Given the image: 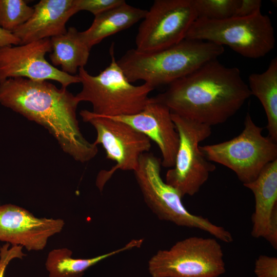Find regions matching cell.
Listing matches in <instances>:
<instances>
[{
    "label": "cell",
    "instance_id": "1",
    "mask_svg": "<svg viewBox=\"0 0 277 277\" xmlns=\"http://www.w3.org/2000/svg\"><path fill=\"white\" fill-rule=\"evenodd\" d=\"M80 102L67 88L47 81L24 77L0 84V104L45 128L62 149L74 160L86 163L98 152L97 145L82 133L76 116Z\"/></svg>",
    "mask_w": 277,
    "mask_h": 277
},
{
    "label": "cell",
    "instance_id": "2",
    "mask_svg": "<svg viewBox=\"0 0 277 277\" xmlns=\"http://www.w3.org/2000/svg\"><path fill=\"white\" fill-rule=\"evenodd\" d=\"M251 95L239 69L216 59L171 83L153 98L172 113L211 127L226 122Z\"/></svg>",
    "mask_w": 277,
    "mask_h": 277
},
{
    "label": "cell",
    "instance_id": "3",
    "mask_svg": "<svg viewBox=\"0 0 277 277\" xmlns=\"http://www.w3.org/2000/svg\"><path fill=\"white\" fill-rule=\"evenodd\" d=\"M223 46L214 43L185 38L166 49L149 53L128 50L117 63L130 82L142 80L155 87L169 85L203 65L217 59Z\"/></svg>",
    "mask_w": 277,
    "mask_h": 277
},
{
    "label": "cell",
    "instance_id": "4",
    "mask_svg": "<svg viewBox=\"0 0 277 277\" xmlns=\"http://www.w3.org/2000/svg\"><path fill=\"white\" fill-rule=\"evenodd\" d=\"M109 51L110 63L98 74L91 75L84 67L78 69L82 88L75 96L80 103L89 102L92 112L97 115L115 117L136 114L149 102V94L154 88L144 83L132 85L117 63L113 43Z\"/></svg>",
    "mask_w": 277,
    "mask_h": 277
},
{
    "label": "cell",
    "instance_id": "5",
    "mask_svg": "<svg viewBox=\"0 0 277 277\" xmlns=\"http://www.w3.org/2000/svg\"><path fill=\"white\" fill-rule=\"evenodd\" d=\"M161 166V159L146 152L141 155L133 171L144 201L158 218L179 226L203 230L225 243L233 242L231 233L225 228L187 210L179 192L163 180Z\"/></svg>",
    "mask_w": 277,
    "mask_h": 277
},
{
    "label": "cell",
    "instance_id": "6",
    "mask_svg": "<svg viewBox=\"0 0 277 277\" xmlns=\"http://www.w3.org/2000/svg\"><path fill=\"white\" fill-rule=\"evenodd\" d=\"M227 45L245 57L264 56L274 47V29L270 17L261 11L252 15L222 20L197 18L186 38Z\"/></svg>",
    "mask_w": 277,
    "mask_h": 277
},
{
    "label": "cell",
    "instance_id": "7",
    "mask_svg": "<svg viewBox=\"0 0 277 277\" xmlns=\"http://www.w3.org/2000/svg\"><path fill=\"white\" fill-rule=\"evenodd\" d=\"M263 128L247 113L244 128L237 136L212 145L200 146L210 162L223 165L232 170L243 185L251 183L269 163L277 160V142L264 136Z\"/></svg>",
    "mask_w": 277,
    "mask_h": 277
},
{
    "label": "cell",
    "instance_id": "8",
    "mask_svg": "<svg viewBox=\"0 0 277 277\" xmlns=\"http://www.w3.org/2000/svg\"><path fill=\"white\" fill-rule=\"evenodd\" d=\"M152 277H218L226 271L216 238L191 236L160 250L148 262Z\"/></svg>",
    "mask_w": 277,
    "mask_h": 277
},
{
    "label": "cell",
    "instance_id": "9",
    "mask_svg": "<svg viewBox=\"0 0 277 277\" xmlns=\"http://www.w3.org/2000/svg\"><path fill=\"white\" fill-rule=\"evenodd\" d=\"M179 136L174 166L169 169L165 182L181 196H193L207 181L215 166L208 161L200 149V143L211 134V127L172 113Z\"/></svg>",
    "mask_w": 277,
    "mask_h": 277
},
{
    "label": "cell",
    "instance_id": "10",
    "mask_svg": "<svg viewBox=\"0 0 277 277\" xmlns=\"http://www.w3.org/2000/svg\"><path fill=\"white\" fill-rule=\"evenodd\" d=\"M80 114L83 121L90 124L96 131L93 143L101 145L106 159L115 162L110 170L102 171L98 174L96 184L100 190L117 170L133 172L141 155L151 148L148 137L125 123L97 115L87 110H81Z\"/></svg>",
    "mask_w": 277,
    "mask_h": 277
},
{
    "label": "cell",
    "instance_id": "11",
    "mask_svg": "<svg viewBox=\"0 0 277 277\" xmlns=\"http://www.w3.org/2000/svg\"><path fill=\"white\" fill-rule=\"evenodd\" d=\"M196 19L191 0H155L139 26L135 49L149 53L176 45Z\"/></svg>",
    "mask_w": 277,
    "mask_h": 277
},
{
    "label": "cell",
    "instance_id": "12",
    "mask_svg": "<svg viewBox=\"0 0 277 277\" xmlns=\"http://www.w3.org/2000/svg\"><path fill=\"white\" fill-rule=\"evenodd\" d=\"M51 50L49 38L0 48V84L14 77L55 81L65 88L80 83L78 75L66 73L47 62L45 55Z\"/></svg>",
    "mask_w": 277,
    "mask_h": 277
},
{
    "label": "cell",
    "instance_id": "13",
    "mask_svg": "<svg viewBox=\"0 0 277 277\" xmlns=\"http://www.w3.org/2000/svg\"><path fill=\"white\" fill-rule=\"evenodd\" d=\"M63 220L37 217L19 206H0V241L25 247L28 251H39L48 239L61 232Z\"/></svg>",
    "mask_w": 277,
    "mask_h": 277
},
{
    "label": "cell",
    "instance_id": "14",
    "mask_svg": "<svg viewBox=\"0 0 277 277\" xmlns=\"http://www.w3.org/2000/svg\"><path fill=\"white\" fill-rule=\"evenodd\" d=\"M108 117L128 124L154 141L162 154V166L170 168L174 166L179 136L171 112L166 106L150 97L143 109L136 114Z\"/></svg>",
    "mask_w": 277,
    "mask_h": 277
},
{
    "label": "cell",
    "instance_id": "15",
    "mask_svg": "<svg viewBox=\"0 0 277 277\" xmlns=\"http://www.w3.org/2000/svg\"><path fill=\"white\" fill-rule=\"evenodd\" d=\"M30 18L13 34L20 45L65 34L66 24L77 12L75 0H41Z\"/></svg>",
    "mask_w": 277,
    "mask_h": 277
},
{
    "label": "cell",
    "instance_id": "16",
    "mask_svg": "<svg viewBox=\"0 0 277 277\" xmlns=\"http://www.w3.org/2000/svg\"><path fill=\"white\" fill-rule=\"evenodd\" d=\"M243 185L252 192L255 200L251 234L254 238H263L277 206V160L268 164L254 181Z\"/></svg>",
    "mask_w": 277,
    "mask_h": 277
},
{
    "label": "cell",
    "instance_id": "17",
    "mask_svg": "<svg viewBox=\"0 0 277 277\" xmlns=\"http://www.w3.org/2000/svg\"><path fill=\"white\" fill-rule=\"evenodd\" d=\"M147 11L130 5L125 1L95 16L90 27L80 32L81 36L91 49L105 38L129 28L143 19Z\"/></svg>",
    "mask_w": 277,
    "mask_h": 277
},
{
    "label": "cell",
    "instance_id": "18",
    "mask_svg": "<svg viewBox=\"0 0 277 277\" xmlns=\"http://www.w3.org/2000/svg\"><path fill=\"white\" fill-rule=\"evenodd\" d=\"M50 41L52 65L60 66L63 72L72 75L86 65L91 48L75 27H69L65 34L52 37Z\"/></svg>",
    "mask_w": 277,
    "mask_h": 277
},
{
    "label": "cell",
    "instance_id": "19",
    "mask_svg": "<svg viewBox=\"0 0 277 277\" xmlns=\"http://www.w3.org/2000/svg\"><path fill=\"white\" fill-rule=\"evenodd\" d=\"M143 239L132 240L124 247L89 259H75L72 251L67 248L51 250L47 257L45 267L49 277H82L90 267L100 262L123 251L140 247Z\"/></svg>",
    "mask_w": 277,
    "mask_h": 277
},
{
    "label": "cell",
    "instance_id": "20",
    "mask_svg": "<svg viewBox=\"0 0 277 277\" xmlns=\"http://www.w3.org/2000/svg\"><path fill=\"white\" fill-rule=\"evenodd\" d=\"M248 85L251 94L260 101L265 110L268 136L277 142V58L274 57L268 68L261 73H252Z\"/></svg>",
    "mask_w": 277,
    "mask_h": 277
},
{
    "label": "cell",
    "instance_id": "21",
    "mask_svg": "<svg viewBox=\"0 0 277 277\" xmlns=\"http://www.w3.org/2000/svg\"><path fill=\"white\" fill-rule=\"evenodd\" d=\"M33 7L24 0H0V28L13 32L32 16Z\"/></svg>",
    "mask_w": 277,
    "mask_h": 277
},
{
    "label": "cell",
    "instance_id": "22",
    "mask_svg": "<svg viewBox=\"0 0 277 277\" xmlns=\"http://www.w3.org/2000/svg\"><path fill=\"white\" fill-rule=\"evenodd\" d=\"M197 18L222 20L233 17L239 0H191Z\"/></svg>",
    "mask_w": 277,
    "mask_h": 277
},
{
    "label": "cell",
    "instance_id": "23",
    "mask_svg": "<svg viewBox=\"0 0 277 277\" xmlns=\"http://www.w3.org/2000/svg\"><path fill=\"white\" fill-rule=\"evenodd\" d=\"M125 1L124 0H75V4L77 12L80 11H87L92 13L95 16Z\"/></svg>",
    "mask_w": 277,
    "mask_h": 277
},
{
    "label": "cell",
    "instance_id": "24",
    "mask_svg": "<svg viewBox=\"0 0 277 277\" xmlns=\"http://www.w3.org/2000/svg\"><path fill=\"white\" fill-rule=\"evenodd\" d=\"M254 272L257 277H277V258L260 255L255 260Z\"/></svg>",
    "mask_w": 277,
    "mask_h": 277
},
{
    "label": "cell",
    "instance_id": "25",
    "mask_svg": "<svg viewBox=\"0 0 277 277\" xmlns=\"http://www.w3.org/2000/svg\"><path fill=\"white\" fill-rule=\"evenodd\" d=\"M6 243L0 248V277H4L5 270L9 263L14 259H22L26 254L23 252V247L12 245L10 247Z\"/></svg>",
    "mask_w": 277,
    "mask_h": 277
},
{
    "label": "cell",
    "instance_id": "26",
    "mask_svg": "<svg viewBox=\"0 0 277 277\" xmlns=\"http://www.w3.org/2000/svg\"><path fill=\"white\" fill-rule=\"evenodd\" d=\"M261 0H239L233 17H244L253 15L261 11Z\"/></svg>",
    "mask_w": 277,
    "mask_h": 277
},
{
    "label": "cell",
    "instance_id": "27",
    "mask_svg": "<svg viewBox=\"0 0 277 277\" xmlns=\"http://www.w3.org/2000/svg\"><path fill=\"white\" fill-rule=\"evenodd\" d=\"M273 247L277 249V206L273 210L269 222L263 236Z\"/></svg>",
    "mask_w": 277,
    "mask_h": 277
},
{
    "label": "cell",
    "instance_id": "28",
    "mask_svg": "<svg viewBox=\"0 0 277 277\" xmlns=\"http://www.w3.org/2000/svg\"><path fill=\"white\" fill-rule=\"evenodd\" d=\"M20 45L19 40L11 32L0 28V48Z\"/></svg>",
    "mask_w": 277,
    "mask_h": 277
}]
</instances>
